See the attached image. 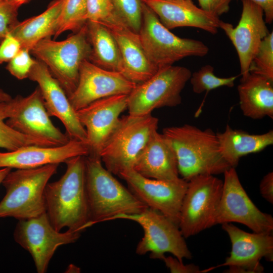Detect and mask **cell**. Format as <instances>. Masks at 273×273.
Here are the masks:
<instances>
[{
    "mask_svg": "<svg viewBox=\"0 0 273 273\" xmlns=\"http://www.w3.org/2000/svg\"><path fill=\"white\" fill-rule=\"evenodd\" d=\"M85 156L67 160L61 178L48 183L44 191L46 212L58 231L80 233L91 226L86 191Z\"/></svg>",
    "mask_w": 273,
    "mask_h": 273,
    "instance_id": "6da1fadb",
    "label": "cell"
},
{
    "mask_svg": "<svg viewBox=\"0 0 273 273\" xmlns=\"http://www.w3.org/2000/svg\"><path fill=\"white\" fill-rule=\"evenodd\" d=\"M162 134L174 150L179 175L187 181L198 175L222 174L231 167L211 128L202 130L186 124L164 128Z\"/></svg>",
    "mask_w": 273,
    "mask_h": 273,
    "instance_id": "7a4b0ae2",
    "label": "cell"
},
{
    "mask_svg": "<svg viewBox=\"0 0 273 273\" xmlns=\"http://www.w3.org/2000/svg\"><path fill=\"white\" fill-rule=\"evenodd\" d=\"M100 157L85 156L86 191L90 224L119 214H135L148 207L104 168Z\"/></svg>",
    "mask_w": 273,
    "mask_h": 273,
    "instance_id": "3957f363",
    "label": "cell"
},
{
    "mask_svg": "<svg viewBox=\"0 0 273 273\" xmlns=\"http://www.w3.org/2000/svg\"><path fill=\"white\" fill-rule=\"evenodd\" d=\"M58 164L11 171L2 181L6 194L0 202V218L29 219L46 212L44 191Z\"/></svg>",
    "mask_w": 273,
    "mask_h": 273,
    "instance_id": "277c9868",
    "label": "cell"
},
{
    "mask_svg": "<svg viewBox=\"0 0 273 273\" xmlns=\"http://www.w3.org/2000/svg\"><path fill=\"white\" fill-rule=\"evenodd\" d=\"M85 24L63 40L44 38L30 51L36 59L47 66L68 97L77 86L81 64L85 60L89 61L91 53Z\"/></svg>",
    "mask_w": 273,
    "mask_h": 273,
    "instance_id": "5b68a950",
    "label": "cell"
},
{
    "mask_svg": "<svg viewBox=\"0 0 273 273\" xmlns=\"http://www.w3.org/2000/svg\"><path fill=\"white\" fill-rule=\"evenodd\" d=\"M158 121L151 114H128L121 118L100 153L105 168L118 176L122 171L133 169L138 156L157 130Z\"/></svg>",
    "mask_w": 273,
    "mask_h": 273,
    "instance_id": "8992f818",
    "label": "cell"
},
{
    "mask_svg": "<svg viewBox=\"0 0 273 273\" xmlns=\"http://www.w3.org/2000/svg\"><path fill=\"white\" fill-rule=\"evenodd\" d=\"M142 14L138 33L140 41L149 60L159 69L188 57H202L208 54L209 48L204 42L175 35L144 3Z\"/></svg>",
    "mask_w": 273,
    "mask_h": 273,
    "instance_id": "52a82bcc",
    "label": "cell"
},
{
    "mask_svg": "<svg viewBox=\"0 0 273 273\" xmlns=\"http://www.w3.org/2000/svg\"><path fill=\"white\" fill-rule=\"evenodd\" d=\"M191 74L190 70L184 66L170 65L159 68L151 78L136 84L127 95L129 114L145 115L156 109L179 105L181 93Z\"/></svg>",
    "mask_w": 273,
    "mask_h": 273,
    "instance_id": "ba28073f",
    "label": "cell"
},
{
    "mask_svg": "<svg viewBox=\"0 0 273 273\" xmlns=\"http://www.w3.org/2000/svg\"><path fill=\"white\" fill-rule=\"evenodd\" d=\"M115 219L132 220L142 226L144 236L136 245L137 254L150 252L151 258L162 260L165 253H169L180 261L191 259L178 225L159 211L147 207L138 213L116 215L111 220Z\"/></svg>",
    "mask_w": 273,
    "mask_h": 273,
    "instance_id": "9c48e42d",
    "label": "cell"
},
{
    "mask_svg": "<svg viewBox=\"0 0 273 273\" xmlns=\"http://www.w3.org/2000/svg\"><path fill=\"white\" fill-rule=\"evenodd\" d=\"M188 182L178 223L185 238L215 225L223 188V180L213 175H198Z\"/></svg>",
    "mask_w": 273,
    "mask_h": 273,
    "instance_id": "30bf717a",
    "label": "cell"
},
{
    "mask_svg": "<svg viewBox=\"0 0 273 273\" xmlns=\"http://www.w3.org/2000/svg\"><path fill=\"white\" fill-rule=\"evenodd\" d=\"M13 236L15 242L31 255L37 272L44 273L57 249L75 243L80 233L57 231L46 212L35 217L19 220Z\"/></svg>",
    "mask_w": 273,
    "mask_h": 273,
    "instance_id": "8fae6325",
    "label": "cell"
},
{
    "mask_svg": "<svg viewBox=\"0 0 273 273\" xmlns=\"http://www.w3.org/2000/svg\"><path fill=\"white\" fill-rule=\"evenodd\" d=\"M222 192L215 218V225L237 222L255 233H271L273 217L260 211L243 187L235 168L223 173Z\"/></svg>",
    "mask_w": 273,
    "mask_h": 273,
    "instance_id": "7c38bea8",
    "label": "cell"
},
{
    "mask_svg": "<svg viewBox=\"0 0 273 273\" xmlns=\"http://www.w3.org/2000/svg\"><path fill=\"white\" fill-rule=\"evenodd\" d=\"M118 176L126 181L127 188L140 201L178 225L187 181L181 177L171 181L149 178L133 169L122 171Z\"/></svg>",
    "mask_w": 273,
    "mask_h": 273,
    "instance_id": "4fadbf2b",
    "label": "cell"
},
{
    "mask_svg": "<svg viewBox=\"0 0 273 273\" xmlns=\"http://www.w3.org/2000/svg\"><path fill=\"white\" fill-rule=\"evenodd\" d=\"M232 244L230 255L224 263L216 267H229L226 272H263L260 260H273V237L271 233H248L232 223L221 224Z\"/></svg>",
    "mask_w": 273,
    "mask_h": 273,
    "instance_id": "5bb4252c",
    "label": "cell"
},
{
    "mask_svg": "<svg viewBox=\"0 0 273 273\" xmlns=\"http://www.w3.org/2000/svg\"><path fill=\"white\" fill-rule=\"evenodd\" d=\"M127 95H117L95 101L76 111L86 132L87 156L100 157V153L127 109ZM101 158V157H100Z\"/></svg>",
    "mask_w": 273,
    "mask_h": 273,
    "instance_id": "9a60e30c",
    "label": "cell"
},
{
    "mask_svg": "<svg viewBox=\"0 0 273 273\" xmlns=\"http://www.w3.org/2000/svg\"><path fill=\"white\" fill-rule=\"evenodd\" d=\"M242 11L238 25L220 21L222 29L238 54L241 78L249 74V67L262 40L269 33L262 9L250 0H242Z\"/></svg>",
    "mask_w": 273,
    "mask_h": 273,
    "instance_id": "2e32d148",
    "label": "cell"
},
{
    "mask_svg": "<svg viewBox=\"0 0 273 273\" xmlns=\"http://www.w3.org/2000/svg\"><path fill=\"white\" fill-rule=\"evenodd\" d=\"M136 85L118 72L103 69L85 60L80 66L77 86L68 99L77 111L102 98L128 95Z\"/></svg>",
    "mask_w": 273,
    "mask_h": 273,
    "instance_id": "e0dca14e",
    "label": "cell"
},
{
    "mask_svg": "<svg viewBox=\"0 0 273 273\" xmlns=\"http://www.w3.org/2000/svg\"><path fill=\"white\" fill-rule=\"evenodd\" d=\"M28 78L36 82L49 115L58 118L64 125L70 140L86 142V132L77 117L65 92L52 76L47 66L36 59Z\"/></svg>",
    "mask_w": 273,
    "mask_h": 273,
    "instance_id": "ac0fdd59",
    "label": "cell"
},
{
    "mask_svg": "<svg viewBox=\"0 0 273 273\" xmlns=\"http://www.w3.org/2000/svg\"><path fill=\"white\" fill-rule=\"evenodd\" d=\"M50 117L37 86L30 95L23 97L17 111L6 122L24 134L50 142L56 146L67 144L70 139L53 124Z\"/></svg>",
    "mask_w": 273,
    "mask_h": 273,
    "instance_id": "d6986e66",
    "label": "cell"
},
{
    "mask_svg": "<svg viewBox=\"0 0 273 273\" xmlns=\"http://www.w3.org/2000/svg\"><path fill=\"white\" fill-rule=\"evenodd\" d=\"M88 153L85 143L74 140H70L61 146H27L7 152H0V168L29 169L48 164H59L71 158L87 156Z\"/></svg>",
    "mask_w": 273,
    "mask_h": 273,
    "instance_id": "ffe728a7",
    "label": "cell"
},
{
    "mask_svg": "<svg viewBox=\"0 0 273 273\" xmlns=\"http://www.w3.org/2000/svg\"><path fill=\"white\" fill-rule=\"evenodd\" d=\"M143 2L169 30L191 27L215 34L219 28L221 20L219 17L198 8L192 0H143Z\"/></svg>",
    "mask_w": 273,
    "mask_h": 273,
    "instance_id": "44dd1931",
    "label": "cell"
},
{
    "mask_svg": "<svg viewBox=\"0 0 273 273\" xmlns=\"http://www.w3.org/2000/svg\"><path fill=\"white\" fill-rule=\"evenodd\" d=\"M111 32L119 48L123 62L122 75L136 84L153 76L159 69L146 56L139 34L131 30L121 18L101 23Z\"/></svg>",
    "mask_w": 273,
    "mask_h": 273,
    "instance_id": "7402d4cb",
    "label": "cell"
},
{
    "mask_svg": "<svg viewBox=\"0 0 273 273\" xmlns=\"http://www.w3.org/2000/svg\"><path fill=\"white\" fill-rule=\"evenodd\" d=\"M133 169L149 178L171 181L180 177L174 150L157 130L138 156Z\"/></svg>",
    "mask_w": 273,
    "mask_h": 273,
    "instance_id": "603a6c76",
    "label": "cell"
},
{
    "mask_svg": "<svg viewBox=\"0 0 273 273\" xmlns=\"http://www.w3.org/2000/svg\"><path fill=\"white\" fill-rule=\"evenodd\" d=\"M239 104L246 117L260 119L273 118V81L249 72L238 85Z\"/></svg>",
    "mask_w": 273,
    "mask_h": 273,
    "instance_id": "cb8c5ba5",
    "label": "cell"
},
{
    "mask_svg": "<svg viewBox=\"0 0 273 273\" xmlns=\"http://www.w3.org/2000/svg\"><path fill=\"white\" fill-rule=\"evenodd\" d=\"M220 153L231 167L236 168L244 156L259 152L273 144V131L259 134H250L226 125L222 132H217Z\"/></svg>",
    "mask_w": 273,
    "mask_h": 273,
    "instance_id": "d4e9b609",
    "label": "cell"
},
{
    "mask_svg": "<svg viewBox=\"0 0 273 273\" xmlns=\"http://www.w3.org/2000/svg\"><path fill=\"white\" fill-rule=\"evenodd\" d=\"M85 24L92 49L89 61L103 69L122 74L123 60L117 42L110 30L98 22L88 20Z\"/></svg>",
    "mask_w": 273,
    "mask_h": 273,
    "instance_id": "484cf974",
    "label": "cell"
},
{
    "mask_svg": "<svg viewBox=\"0 0 273 273\" xmlns=\"http://www.w3.org/2000/svg\"><path fill=\"white\" fill-rule=\"evenodd\" d=\"M62 0H54L40 14L19 22L11 33L20 42L22 48L30 50L42 39L55 35Z\"/></svg>",
    "mask_w": 273,
    "mask_h": 273,
    "instance_id": "4316f807",
    "label": "cell"
},
{
    "mask_svg": "<svg viewBox=\"0 0 273 273\" xmlns=\"http://www.w3.org/2000/svg\"><path fill=\"white\" fill-rule=\"evenodd\" d=\"M22 98L18 95L10 101L0 102V148L11 151L30 145L57 146L50 142L24 134L5 122L17 111Z\"/></svg>",
    "mask_w": 273,
    "mask_h": 273,
    "instance_id": "83f0119b",
    "label": "cell"
},
{
    "mask_svg": "<svg viewBox=\"0 0 273 273\" xmlns=\"http://www.w3.org/2000/svg\"><path fill=\"white\" fill-rule=\"evenodd\" d=\"M86 15L87 0H62L54 37L66 31H78L87 22Z\"/></svg>",
    "mask_w": 273,
    "mask_h": 273,
    "instance_id": "f1b7e54d",
    "label": "cell"
},
{
    "mask_svg": "<svg viewBox=\"0 0 273 273\" xmlns=\"http://www.w3.org/2000/svg\"><path fill=\"white\" fill-rule=\"evenodd\" d=\"M238 77V75L226 78L217 77L214 73L213 67L206 65L192 73L189 80L192 85L193 92L200 94L221 86L232 87Z\"/></svg>",
    "mask_w": 273,
    "mask_h": 273,
    "instance_id": "f546056e",
    "label": "cell"
},
{
    "mask_svg": "<svg viewBox=\"0 0 273 273\" xmlns=\"http://www.w3.org/2000/svg\"><path fill=\"white\" fill-rule=\"evenodd\" d=\"M249 72L264 76L273 81V32L261 42L250 64Z\"/></svg>",
    "mask_w": 273,
    "mask_h": 273,
    "instance_id": "4dcf8cb0",
    "label": "cell"
},
{
    "mask_svg": "<svg viewBox=\"0 0 273 273\" xmlns=\"http://www.w3.org/2000/svg\"><path fill=\"white\" fill-rule=\"evenodd\" d=\"M112 2L124 23L138 34L142 21L143 0H112Z\"/></svg>",
    "mask_w": 273,
    "mask_h": 273,
    "instance_id": "1f68e13d",
    "label": "cell"
},
{
    "mask_svg": "<svg viewBox=\"0 0 273 273\" xmlns=\"http://www.w3.org/2000/svg\"><path fill=\"white\" fill-rule=\"evenodd\" d=\"M119 17L112 0H87V21L105 23Z\"/></svg>",
    "mask_w": 273,
    "mask_h": 273,
    "instance_id": "d6a6232c",
    "label": "cell"
},
{
    "mask_svg": "<svg viewBox=\"0 0 273 273\" xmlns=\"http://www.w3.org/2000/svg\"><path fill=\"white\" fill-rule=\"evenodd\" d=\"M30 50L22 48L18 53L8 63L6 69L19 80L28 78L29 73L36 62L30 56Z\"/></svg>",
    "mask_w": 273,
    "mask_h": 273,
    "instance_id": "836d02e7",
    "label": "cell"
},
{
    "mask_svg": "<svg viewBox=\"0 0 273 273\" xmlns=\"http://www.w3.org/2000/svg\"><path fill=\"white\" fill-rule=\"evenodd\" d=\"M19 8L8 0H0V43L19 22Z\"/></svg>",
    "mask_w": 273,
    "mask_h": 273,
    "instance_id": "e575fe53",
    "label": "cell"
},
{
    "mask_svg": "<svg viewBox=\"0 0 273 273\" xmlns=\"http://www.w3.org/2000/svg\"><path fill=\"white\" fill-rule=\"evenodd\" d=\"M19 40L9 33L0 43V64L10 62L20 51Z\"/></svg>",
    "mask_w": 273,
    "mask_h": 273,
    "instance_id": "d590c367",
    "label": "cell"
},
{
    "mask_svg": "<svg viewBox=\"0 0 273 273\" xmlns=\"http://www.w3.org/2000/svg\"><path fill=\"white\" fill-rule=\"evenodd\" d=\"M162 260L171 273H202L214 269V267H211L202 270L197 265L194 264H184L183 261H180L174 256H164Z\"/></svg>",
    "mask_w": 273,
    "mask_h": 273,
    "instance_id": "8d00e7d4",
    "label": "cell"
},
{
    "mask_svg": "<svg viewBox=\"0 0 273 273\" xmlns=\"http://www.w3.org/2000/svg\"><path fill=\"white\" fill-rule=\"evenodd\" d=\"M233 0H198L200 8L216 16L228 12L230 5Z\"/></svg>",
    "mask_w": 273,
    "mask_h": 273,
    "instance_id": "74e56055",
    "label": "cell"
},
{
    "mask_svg": "<svg viewBox=\"0 0 273 273\" xmlns=\"http://www.w3.org/2000/svg\"><path fill=\"white\" fill-rule=\"evenodd\" d=\"M259 191L262 197L269 203H273V173L265 175L259 184Z\"/></svg>",
    "mask_w": 273,
    "mask_h": 273,
    "instance_id": "f35d334b",
    "label": "cell"
},
{
    "mask_svg": "<svg viewBox=\"0 0 273 273\" xmlns=\"http://www.w3.org/2000/svg\"><path fill=\"white\" fill-rule=\"evenodd\" d=\"M259 6L263 10L266 23L271 24L273 21V0H250Z\"/></svg>",
    "mask_w": 273,
    "mask_h": 273,
    "instance_id": "ab89813d",
    "label": "cell"
},
{
    "mask_svg": "<svg viewBox=\"0 0 273 273\" xmlns=\"http://www.w3.org/2000/svg\"><path fill=\"white\" fill-rule=\"evenodd\" d=\"M12 169L8 167L0 168V185L7 176V175L11 171Z\"/></svg>",
    "mask_w": 273,
    "mask_h": 273,
    "instance_id": "60d3db41",
    "label": "cell"
},
{
    "mask_svg": "<svg viewBox=\"0 0 273 273\" xmlns=\"http://www.w3.org/2000/svg\"><path fill=\"white\" fill-rule=\"evenodd\" d=\"M12 99V97L9 94L0 89V102L8 101Z\"/></svg>",
    "mask_w": 273,
    "mask_h": 273,
    "instance_id": "b9f144b4",
    "label": "cell"
},
{
    "mask_svg": "<svg viewBox=\"0 0 273 273\" xmlns=\"http://www.w3.org/2000/svg\"><path fill=\"white\" fill-rule=\"evenodd\" d=\"M9 2L19 8L21 5L27 4L32 0H8Z\"/></svg>",
    "mask_w": 273,
    "mask_h": 273,
    "instance_id": "7bdbcfd3",
    "label": "cell"
}]
</instances>
